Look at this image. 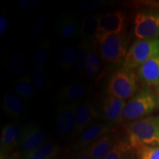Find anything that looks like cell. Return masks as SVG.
<instances>
[{"label": "cell", "mask_w": 159, "mask_h": 159, "mask_svg": "<svg viewBox=\"0 0 159 159\" xmlns=\"http://www.w3.org/2000/svg\"><path fill=\"white\" fill-rule=\"evenodd\" d=\"M128 141L136 151L142 147H159V116H150L125 123Z\"/></svg>", "instance_id": "1"}, {"label": "cell", "mask_w": 159, "mask_h": 159, "mask_svg": "<svg viewBox=\"0 0 159 159\" xmlns=\"http://www.w3.org/2000/svg\"><path fill=\"white\" fill-rule=\"evenodd\" d=\"M128 41L125 33L116 35L97 33L92 44L105 63L118 64L125 58L128 51Z\"/></svg>", "instance_id": "2"}, {"label": "cell", "mask_w": 159, "mask_h": 159, "mask_svg": "<svg viewBox=\"0 0 159 159\" xmlns=\"http://www.w3.org/2000/svg\"><path fill=\"white\" fill-rule=\"evenodd\" d=\"M159 108V95L149 87H143L127 102L122 122L128 123L147 117Z\"/></svg>", "instance_id": "3"}, {"label": "cell", "mask_w": 159, "mask_h": 159, "mask_svg": "<svg viewBox=\"0 0 159 159\" xmlns=\"http://www.w3.org/2000/svg\"><path fill=\"white\" fill-rule=\"evenodd\" d=\"M139 77L134 69L122 67L115 71L108 80L107 94L126 101L139 91Z\"/></svg>", "instance_id": "4"}, {"label": "cell", "mask_w": 159, "mask_h": 159, "mask_svg": "<svg viewBox=\"0 0 159 159\" xmlns=\"http://www.w3.org/2000/svg\"><path fill=\"white\" fill-rule=\"evenodd\" d=\"M159 55V39H138L130 46L123 61V67L138 69L152 57Z\"/></svg>", "instance_id": "5"}, {"label": "cell", "mask_w": 159, "mask_h": 159, "mask_svg": "<svg viewBox=\"0 0 159 159\" xmlns=\"http://www.w3.org/2000/svg\"><path fill=\"white\" fill-rule=\"evenodd\" d=\"M134 34L138 39H155L159 35V9L147 8L137 12Z\"/></svg>", "instance_id": "6"}, {"label": "cell", "mask_w": 159, "mask_h": 159, "mask_svg": "<svg viewBox=\"0 0 159 159\" xmlns=\"http://www.w3.org/2000/svg\"><path fill=\"white\" fill-rule=\"evenodd\" d=\"M77 103H62L57 110L56 128L62 136H68L75 131Z\"/></svg>", "instance_id": "7"}, {"label": "cell", "mask_w": 159, "mask_h": 159, "mask_svg": "<svg viewBox=\"0 0 159 159\" xmlns=\"http://www.w3.org/2000/svg\"><path fill=\"white\" fill-rule=\"evenodd\" d=\"M125 19L126 16L121 11H115L99 15L97 33L111 35L125 33Z\"/></svg>", "instance_id": "8"}, {"label": "cell", "mask_w": 159, "mask_h": 159, "mask_svg": "<svg viewBox=\"0 0 159 159\" xmlns=\"http://www.w3.org/2000/svg\"><path fill=\"white\" fill-rule=\"evenodd\" d=\"M117 139L118 137L113 129L85 148L81 153L91 159H104L112 150Z\"/></svg>", "instance_id": "9"}, {"label": "cell", "mask_w": 159, "mask_h": 159, "mask_svg": "<svg viewBox=\"0 0 159 159\" xmlns=\"http://www.w3.org/2000/svg\"><path fill=\"white\" fill-rule=\"evenodd\" d=\"M47 136L39 125L31 124L23 128L19 148L22 153L33 150L45 143Z\"/></svg>", "instance_id": "10"}, {"label": "cell", "mask_w": 159, "mask_h": 159, "mask_svg": "<svg viewBox=\"0 0 159 159\" xmlns=\"http://www.w3.org/2000/svg\"><path fill=\"white\" fill-rule=\"evenodd\" d=\"M127 101L120 99L114 96L108 95L102 102V112L105 122L112 125L122 122L123 113Z\"/></svg>", "instance_id": "11"}, {"label": "cell", "mask_w": 159, "mask_h": 159, "mask_svg": "<svg viewBox=\"0 0 159 159\" xmlns=\"http://www.w3.org/2000/svg\"><path fill=\"white\" fill-rule=\"evenodd\" d=\"M114 125L107 122L91 123L79 136L76 144L77 149L84 150L105 134L113 130Z\"/></svg>", "instance_id": "12"}, {"label": "cell", "mask_w": 159, "mask_h": 159, "mask_svg": "<svg viewBox=\"0 0 159 159\" xmlns=\"http://www.w3.org/2000/svg\"><path fill=\"white\" fill-rule=\"evenodd\" d=\"M23 128L14 123H9L2 129L0 139V150L1 156L8 154L16 148L19 147Z\"/></svg>", "instance_id": "13"}, {"label": "cell", "mask_w": 159, "mask_h": 159, "mask_svg": "<svg viewBox=\"0 0 159 159\" xmlns=\"http://www.w3.org/2000/svg\"><path fill=\"white\" fill-rule=\"evenodd\" d=\"M137 76L146 87L159 85V55L152 57L137 69Z\"/></svg>", "instance_id": "14"}, {"label": "cell", "mask_w": 159, "mask_h": 159, "mask_svg": "<svg viewBox=\"0 0 159 159\" xmlns=\"http://www.w3.org/2000/svg\"><path fill=\"white\" fill-rule=\"evenodd\" d=\"M90 91L86 83L81 81H75L65 85L59 91L57 99L62 103H77L84 98Z\"/></svg>", "instance_id": "15"}, {"label": "cell", "mask_w": 159, "mask_h": 159, "mask_svg": "<svg viewBox=\"0 0 159 159\" xmlns=\"http://www.w3.org/2000/svg\"><path fill=\"white\" fill-rule=\"evenodd\" d=\"M99 116V111L94 105L88 102L80 105L77 110L74 134L80 136L83 131Z\"/></svg>", "instance_id": "16"}, {"label": "cell", "mask_w": 159, "mask_h": 159, "mask_svg": "<svg viewBox=\"0 0 159 159\" xmlns=\"http://www.w3.org/2000/svg\"><path fill=\"white\" fill-rule=\"evenodd\" d=\"M2 108L4 113L13 119H20L26 111L25 101L13 92H7L4 96Z\"/></svg>", "instance_id": "17"}, {"label": "cell", "mask_w": 159, "mask_h": 159, "mask_svg": "<svg viewBox=\"0 0 159 159\" xmlns=\"http://www.w3.org/2000/svg\"><path fill=\"white\" fill-rule=\"evenodd\" d=\"M80 22L77 17L71 13L61 16L57 23V32L63 39H71L80 35Z\"/></svg>", "instance_id": "18"}, {"label": "cell", "mask_w": 159, "mask_h": 159, "mask_svg": "<svg viewBox=\"0 0 159 159\" xmlns=\"http://www.w3.org/2000/svg\"><path fill=\"white\" fill-rule=\"evenodd\" d=\"M14 89L17 94L25 102H30L36 94V87L29 75L19 77L15 82Z\"/></svg>", "instance_id": "19"}, {"label": "cell", "mask_w": 159, "mask_h": 159, "mask_svg": "<svg viewBox=\"0 0 159 159\" xmlns=\"http://www.w3.org/2000/svg\"><path fill=\"white\" fill-rule=\"evenodd\" d=\"M59 150L56 144L44 143L34 150L22 153V159H52L58 154Z\"/></svg>", "instance_id": "20"}, {"label": "cell", "mask_w": 159, "mask_h": 159, "mask_svg": "<svg viewBox=\"0 0 159 159\" xmlns=\"http://www.w3.org/2000/svg\"><path fill=\"white\" fill-rule=\"evenodd\" d=\"M99 16L91 13V14L85 15L82 18L80 22V35L82 41L93 42L97 30Z\"/></svg>", "instance_id": "21"}, {"label": "cell", "mask_w": 159, "mask_h": 159, "mask_svg": "<svg viewBox=\"0 0 159 159\" xmlns=\"http://www.w3.org/2000/svg\"><path fill=\"white\" fill-rule=\"evenodd\" d=\"M134 149L128 141L118 139L111 152L104 159H136Z\"/></svg>", "instance_id": "22"}, {"label": "cell", "mask_w": 159, "mask_h": 159, "mask_svg": "<svg viewBox=\"0 0 159 159\" xmlns=\"http://www.w3.org/2000/svg\"><path fill=\"white\" fill-rule=\"evenodd\" d=\"M92 42L81 41L75 48V66L79 71L85 70V63L90 52Z\"/></svg>", "instance_id": "23"}, {"label": "cell", "mask_w": 159, "mask_h": 159, "mask_svg": "<svg viewBox=\"0 0 159 159\" xmlns=\"http://www.w3.org/2000/svg\"><path fill=\"white\" fill-rule=\"evenodd\" d=\"M101 60L98 51L92 44L85 66V74L89 77L96 76L99 72L101 69Z\"/></svg>", "instance_id": "24"}, {"label": "cell", "mask_w": 159, "mask_h": 159, "mask_svg": "<svg viewBox=\"0 0 159 159\" xmlns=\"http://www.w3.org/2000/svg\"><path fill=\"white\" fill-rule=\"evenodd\" d=\"M25 67V57L22 52H16L10 61L7 73L11 77H19L23 74Z\"/></svg>", "instance_id": "25"}, {"label": "cell", "mask_w": 159, "mask_h": 159, "mask_svg": "<svg viewBox=\"0 0 159 159\" xmlns=\"http://www.w3.org/2000/svg\"><path fill=\"white\" fill-rule=\"evenodd\" d=\"M49 52H50V45L48 40L46 39L39 46L33 56V63L34 67H43L49 58Z\"/></svg>", "instance_id": "26"}, {"label": "cell", "mask_w": 159, "mask_h": 159, "mask_svg": "<svg viewBox=\"0 0 159 159\" xmlns=\"http://www.w3.org/2000/svg\"><path fill=\"white\" fill-rule=\"evenodd\" d=\"M60 65L63 71H68L75 65V49L71 46H66L60 55Z\"/></svg>", "instance_id": "27"}, {"label": "cell", "mask_w": 159, "mask_h": 159, "mask_svg": "<svg viewBox=\"0 0 159 159\" xmlns=\"http://www.w3.org/2000/svg\"><path fill=\"white\" fill-rule=\"evenodd\" d=\"M31 78L39 90H44L48 86V77L43 67H34L32 70Z\"/></svg>", "instance_id": "28"}, {"label": "cell", "mask_w": 159, "mask_h": 159, "mask_svg": "<svg viewBox=\"0 0 159 159\" xmlns=\"http://www.w3.org/2000/svg\"><path fill=\"white\" fill-rule=\"evenodd\" d=\"M136 152L139 159H159V147H142Z\"/></svg>", "instance_id": "29"}, {"label": "cell", "mask_w": 159, "mask_h": 159, "mask_svg": "<svg viewBox=\"0 0 159 159\" xmlns=\"http://www.w3.org/2000/svg\"><path fill=\"white\" fill-rule=\"evenodd\" d=\"M47 17L45 14H40L32 25V32L35 36H41L45 30Z\"/></svg>", "instance_id": "30"}, {"label": "cell", "mask_w": 159, "mask_h": 159, "mask_svg": "<svg viewBox=\"0 0 159 159\" xmlns=\"http://www.w3.org/2000/svg\"><path fill=\"white\" fill-rule=\"evenodd\" d=\"M106 2L102 0H85L80 4V8L83 11H93L102 7Z\"/></svg>", "instance_id": "31"}, {"label": "cell", "mask_w": 159, "mask_h": 159, "mask_svg": "<svg viewBox=\"0 0 159 159\" xmlns=\"http://www.w3.org/2000/svg\"><path fill=\"white\" fill-rule=\"evenodd\" d=\"M41 0H20L18 4L22 10H32L41 5Z\"/></svg>", "instance_id": "32"}, {"label": "cell", "mask_w": 159, "mask_h": 159, "mask_svg": "<svg viewBox=\"0 0 159 159\" xmlns=\"http://www.w3.org/2000/svg\"><path fill=\"white\" fill-rule=\"evenodd\" d=\"M8 27V20L4 15L0 16V35H3Z\"/></svg>", "instance_id": "33"}, {"label": "cell", "mask_w": 159, "mask_h": 159, "mask_svg": "<svg viewBox=\"0 0 159 159\" xmlns=\"http://www.w3.org/2000/svg\"><path fill=\"white\" fill-rule=\"evenodd\" d=\"M75 159H91V158H89V156H85V155H84V154L81 153L79 156H77Z\"/></svg>", "instance_id": "34"}, {"label": "cell", "mask_w": 159, "mask_h": 159, "mask_svg": "<svg viewBox=\"0 0 159 159\" xmlns=\"http://www.w3.org/2000/svg\"><path fill=\"white\" fill-rule=\"evenodd\" d=\"M156 91H157V94L159 95V85L158 87H156Z\"/></svg>", "instance_id": "35"}, {"label": "cell", "mask_w": 159, "mask_h": 159, "mask_svg": "<svg viewBox=\"0 0 159 159\" xmlns=\"http://www.w3.org/2000/svg\"><path fill=\"white\" fill-rule=\"evenodd\" d=\"M8 159H15V158H8Z\"/></svg>", "instance_id": "36"}]
</instances>
